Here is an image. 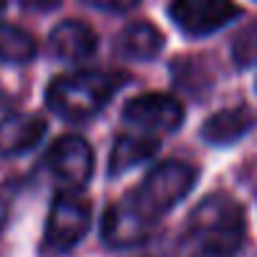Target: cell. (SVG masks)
Instances as JSON below:
<instances>
[{
	"label": "cell",
	"instance_id": "1",
	"mask_svg": "<svg viewBox=\"0 0 257 257\" xmlns=\"http://www.w3.org/2000/svg\"><path fill=\"white\" fill-rule=\"evenodd\" d=\"M118 88V78L101 71L58 76L46 88V106L63 121H88L101 113Z\"/></svg>",
	"mask_w": 257,
	"mask_h": 257
},
{
	"label": "cell",
	"instance_id": "2",
	"mask_svg": "<svg viewBox=\"0 0 257 257\" xmlns=\"http://www.w3.org/2000/svg\"><path fill=\"white\" fill-rule=\"evenodd\" d=\"M189 232L204 244V249H222L234 254L242 247L247 232L244 212L234 199L224 194H209L192 212Z\"/></svg>",
	"mask_w": 257,
	"mask_h": 257
},
{
	"label": "cell",
	"instance_id": "3",
	"mask_svg": "<svg viewBox=\"0 0 257 257\" xmlns=\"http://www.w3.org/2000/svg\"><path fill=\"white\" fill-rule=\"evenodd\" d=\"M194 167L184 162H162L142 179V184L132 192V199L139 204L144 214L159 222V217L174 209L194 189Z\"/></svg>",
	"mask_w": 257,
	"mask_h": 257
},
{
	"label": "cell",
	"instance_id": "4",
	"mask_svg": "<svg viewBox=\"0 0 257 257\" xmlns=\"http://www.w3.org/2000/svg\"><path fill=\"white\" fill-rule=\"evenodd\" d=\"M93 222L91 204L73 192H58V197L51 204L48 222H46V234H43V247L53 254L71 252L76 244L83 242Z\"/></svg>",
	"mask_w": 257,
	"mask_h": 257
},
{
	"label": "cell",
	"instance_id": "5",
	"mask_svg": "<svg viewBox=\"0 0 257 257\" xmlns=\"http://www.w3.org/2000/svg\"><path fill=\"white\" fill-rule=\"evenodd\" d=\"M123 121L137 132L152 137H167L182 128L184 106L177 96L169 93H142L123 106Z\"/></svg>",
	"mask_w": 257,
	"mask_h": 257
},
{
	"label": "cell",
	"instance_id": "6",
	"mask_svg": "<svg viewBox=\"0 0 257 257\" xmlns=\"http://www.w3.org/2000/svg\"><path fill=\"white\" fill-rule=\"evenodd\" d=\"M46 164L58 182L61 192L78 194L93 174V149L83 137L66 134L46 154Z\"/></svg>",
	"mask_w": 257,
	"mask_h": 257
},
{
	"label": "cell",
	"instance_id": "7",
	"mask_svg": "<svg viewBox=\"0 0 257 257\" xmlns=\"http://www.w3.org/2000/svg\"><path fill=\"white\" fill-rule=\"evenodd\" d=\"M154 227H157V219L144 214L139 204L132 199V194H128L103 212L101 237L113 249H128V247L144 244L152 237Z\"/></svg>",
	"mask_w": 257,
	"mask_h": 257
},
{
	"label": "cell",
	"instance_id": "8",
	"mask_svg": "<svg viewBox=\"0 0 257 257\" xmlns=\"http://www.w3.org/2000/svg\"><path fill=\"white\" fill-rule=\"evenodd\" d=\"M169 16L179 31L202 38L229 26L239 16V8L234 0H172Z\"/></svg>",
	"mask_w": 257,
	"mask_h": 257
},
{
	"label": "cell",
	"instance_id": "9",
	"mask_svg": "<svg viewBox=\"0 0 257 257\" xmlns=\"http://www.w3.org/2000/svg\"><path fill=\"white\" fill-rule=\"evenodd\" d=\"M48 48L61 61H86L98 48V36L81 21H63L48 36Z\"/></svg>",
	"mask_w": 257,
	"mask_h": 257
},
{
	"label": "cell",
	"instance_id": "10",
	"mask_svg": "<svg viewBox=\"0 0 257 257\" xmlns=\"http://www.w3.org/2000/svg\"><path fill=\"white\" fill-rule=\"evenodd\" d=\"M46 118L36 113H13L0 121V157H18L31 152L46 134Z\"/></svg>",
	"mask_w": 257,
	"mask_h": 257
},
{
	"label": "cell",
	"instance_id": "11",
	"mask_svg": "<svg viewBox=\"0 0 257 257\" xmlns=\"http://www.w3.org/2000/svg\"><path fill=\"white\" fill-rule=\"evenodd\" d=\"M159 147H162L159 137H152V134H144V132L121 134L116 139L113 149H111V157H108V174L121 177L128 169L149 162L159 152Z\"/></svg>",
	"mask_w": 257,
	"mask_h": 257
},
{
	"label": "cell",
	"instance_id": "12",
	"mask_svg": "<svg viewBox=\"0 0 257 257\" xmlns=\"http://www.w3.org/2000/svg\"><path fill=\"white\" fill-rule=\"evenodd\" d=\"M162 48H164L162 31L154 28L152 23H147V21L128 23L116 38L118 56L132 58V61H152Z\"/></svg>",
	"mask_w": 257,
	"mask_h": 257
},
{
	"label": "cell",
	"instance_id": "13",
	"mask_svg": "<svg viewBox=\"0 0 257 257\" xmlns=\"http://www.w3.org/2000/svg\"><path fill=\"white\" fill-rule=\"evenodd\" d=\"M252 116L247 108H222L217 113H212L204 126H202V137L209 144H232L237 139H242L249 128H252Z\"/></svg>",
	"mask_w": 257,
	"mask_h": 257
},
{
	"label": "cell",
	"instance_id": "14",
	"mask_svg": "<svg viewBox=\"0 0 257 257\" xmlns=\"http://www.w3.org/2000/svg\"><path fill=\"white\" fill-rule=\"evenodd\" d=\"M38 53L36 38L11 23H0V63H11V66H23L31 63Z\"/></svg>",
	"mask_w": 257,
	"mask_h": 257
},
{
	"label": "cell",
	"instance_id": "15",
	"mask_svg": "<svg viewBox=\"0 0 257 257\" xmlns=\"http://www.w3.org/2000/svg\"><path fill=\"white\" fill-rule=\"evenodd\" d=\"M232 58L242 68L257 63V23H249L237 33V38L232 41Z\"/></svg>",
	"mask_w": 257,
	"mask_h": 257
},
{
	"label": "cell",
	"instance_id": "16",
	"mask_svg": "<svg viewBox=\"0 0 257 257\" xmlns=\"http://www.w3.org/2000/svg\"><path fill=\"white\" fill-rule=\"evenodd\" d=\"M88 8H98V11H108V13H126L134 11L142 0H81Z\"/></svg>",
	"mask_w": 257,
	"mask_h": 257
},
{
	"label": "cell",
	"instance_id": "17",
	"mask_svg": "<svg viewBox=\"0 0 257 257\" xmlns=\"http://www.w3.org/2000/svg\"><path fill=\"white\" fill-rule=\"evenodd\" d=\"M18 3L28 11H53L61 6V0H18Z\"/></svg>",
	"mask_w": 257,
	"mask_h": 257
},
{
	"label": "cell",
	"instance_id": "18",
	"mask_svg": "<svg viewBox=\"0 0 257 257\" xmlns=\"http://www.w3.org/2000/svg\"><path fill=\"white\" fill-rule=\"evenodd\" d=\"M197 257H234L232 252H222V249H202Z\"/></svg>",
	"mask_w": 257,
	"mask_h": 257
},
{
	"label": "cell",
	"instance_id": "19",
	"mask_svg": "<svg viewBox=\"0 0 257 257\" xmlns=\"http://www.w3.org/2000/svg\"><path fill=\"white\" fill-rule=\"evenodd\" d=\"M6 13V0H0V16Z\"/></svg>",
	"mask_w": 257,
	"mask_h": 257
}]
</instances>
